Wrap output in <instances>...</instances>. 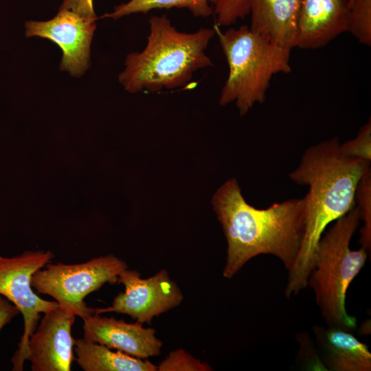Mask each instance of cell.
Listing matches in <instances>:
<instances>
[{"mask_svg": "<svg viewBox=\"0 0 371 371\" xmlns=\"http://www.w3.org/2000/svg\"><path fill=\"white\" fill-rule=\"evenodd\" d=\"M77 364L85 371H157L148 360L139 359L107 346L80 338L74 345Z\"/></svg>", "mask_w": 371, "mask_h": 371, "instance_id": "cell-15", "label": "cell"}, {"mask_svg": "<svg viewBox=\"0 0 371 371\" xmlns=\"http://www.w3.org/2000/svg\"><path fill=\"white\" fill-rule=\"evenodd\" d=\"M83 337L131 356L147 359L161 353V340L152 328L94 313L82 319Z\"/></svg>", "mask_w": 371, "mask_h": 371, "instance_id": "cell-11", "label": "cell"}, {"mask_svg": "<svg viewBox=\"0 0 371 371\" xmlns=\"http://www.w3.org/2000/svg\"><path fill=\"white\" fill-rule=\"evenodd\" d=\"M302 0H247L249 28L283 47H294Z\"/></svg>", "mask_w": 371, "mask_h": 371, "instance_id": "cell-13", "label": "cell"}, {"mask_svg": "<svg viewBox=\"0 0 371 371\" xmlns=\"http://www.w3.org/2000/svg\"><path fill=\"white\" fill-rule=\"evenodd\" d=\"M76 317L60 306L43 313L27 346L25 360L30 361L32 371L71 370Z\"/></svg>", "mask_w": 371, "mask_h": 371, "instance_id": "cell-10", "label": "cell"}, {"mask_svg": "<svg viewBox=\"0 0 371 371\" xmlns=\"http://www.w3.org/2000/svg\"><path fill=\"white\" fill-rule=\"evenodd\" d=\"M340 149L343 154L354 158L371 161V122L359 130L357 135L352 139L340 143Z\"/></svg>", "mask_w": 371, "mask_h": 371, "instance_id": "cell-21", "label": "cell"}, {"mask_svg": "<svg viewBox=\"0 0 371 371\" xmlns=\"http://www.w3.org/2000/svg\"><path fill=\"white\" fill-rule=\"evenodd\" d=\"M117 283L122 284L124 291L111 306L95 308V313L114 312L127 315L142 324H150L155 317L178 306L183 299L180 288L164 269L148 278L126 269L119 275Z\"/></svg>", "mask_w": 371, "mask_h": 371, "instance_id": "cell-8", "label": "cell"}, {"mask_svg": "<svg viewBox=\"0 0 371 371\" xmlns=\"http://www.w3.org/2000/svg\"><path fill=\"white\" fill-rule=\"evenodd\" d=\"M317 341L324 363L333 371H370L371 353L350 331L315 326Z\"/></svg>", "mask_w": 371, "mask_h": 371, "instance_id": "cell-14", "label": "cell"}, {"mask_svg": "<svg viewBox=\"0 0 371 371\" xmlns=\"http://www.w3.org/2000/svg\"><path fill=\"white\" fill-rule=\"evenodd\" d=\"M347 32L360 43L371 45V0H352L348 7Z\"/></svg>", "mask_w": 371, "mask_h": 371, "instance_id": "cell-17", "label": "cell"}, {"mask_svg": "<svg viewBox=\"0 0 371 371\" xmlns=\"http://www.w3.org/2000/svg\"><path fill=\"white\" fill-rule=\"evenodd\" d=\"M355 203L359 207L363 226L360 230L359 243L368 251L371 247V168L361 179L356 190Z\"/></svg>", "mask_w": 371, "mask_h": 371, "instance_id": "cell-18", "label": "cell"}, {"mask_svg": "<svg viewBox=\"0 0 371 371\" xmlns=\"http://www.w3.org/2000/svg\"><path fill=\"white\" fill-rule=\"evenodd\" d=\"M360 221L355 203L322 236L316 249L315 267L307 281L328 326L348 331L356 328L357 320L346 311V292L364 266L368 252L362 247L357 250L350 247Z\"/></svg>", "mask_w": 371, "mask_h": 371, "instance_id": "cell-4", "label": "cell"}, {"mask_svg": "<svg viewBox=\"0 0 371 371\" xmlns=\"http://www.w3.org/2000/svg\"><path fill=\"white\" fill-rule=\"evenodd\" d=\"M19 314V310L12 303L0 295V331Z\"/></svg>", "mask_w": 371, "mask_h": 371, "instance_id": "cell-23", "label": "cell"}, {"mask_svg": "<svg viewBox=\"0 0 371 371\" xmlns=\"http://www.w3.org/2000/svg\"><path fill=\"white\" fill-rule=\"evenodd\" d=\"M370 162L343 154L337 137L306 149L290 179L307 186L304 236L295 262L289 271L284 291L289 298L307 286L315 267L317 245L326 227L355 205L357 187Z\"/></svg>", "mask_w": 371, "mask_h": 371, "instance_id": "cell-1", "label": "cell"}, {"mask_svg": "<svg viewBox=\"0 0 371 371\" xmlns=\"http://www.w3.org/2000/svg\"><path fill=\"white\" fill-rule=\"evenodd\" d=\"M97 19L60 8L49 20L26 21L25 36L47 38L58 45L63 52L60 70L80 77L90 67L91 45Z\"/></svg>", "mask_w": 371, "mask_h": 371, "instance_id": "cell-9", "label": "cell"}, {"mask_svg": "<svg viewBox=\"0 0 371 371\" xmlns=\"http://www.w3.org/2000/svg\"><path fill=\"white\" fill-rule=\"evenodd\" d=\"M150 32L142 52L128 54L118 80L129 93L174 89L188 85L199 69L214 65L205 50L214 29L178 31L166 16L149 19Z\"/></svg>", "mask_w": 371, "mask_h": 371, "instance_id": "cell-3", "label": "cell"}, {"mask_svg": "<svg viewBox=\"0 0 371 371\" xmlns=\"http://www.w3.org/2000/svg\"><path fill=\"white\" fill-rule=\"evenodd\" d=\"M348 0H302L294 47L317 49L348 31Z\"/></svg>", "mask_w": 371, "mask_h": 371, "instance_id": "cell-12", "label": "cell"}, {"mask_svg": "<svg viewBox=\"0 0 371 371\" xmlns=\"http://www.w3.org/2000/svg\"><path fill=\"white\" fill-rule=\"evenodd\" d=\"M214 29L229 67L218 103L235 102L241 116L265 101L272 77L291 72V49L273 43L244 25L222 32Z\"/></svg>", "mask_w": 371, "mask_h": 371, "instance_id": "cell-5", "label": "cell"}, {"mask_svg": "<svg viewBox=\"0 0 371 371\" xmlns=\"http://www.w3.org/2000/svg\"><path fill=\"white\" fill-rule=\"evenodd\" d=\"M352 1V0H348V7L351 4Z\"/></svg>", "mask_w": 371, "mask_h": 371, "instance_id": "cell-24", "label": "cell"}, {"mask_svg": "<svg viewBox=\"0 0 371 371\" xmlns=\"http://www.w3.org/2000/svg\"><path fill=\"white\" fill-rule=\"evenodd\" d=\"M214 13L218 26H229L249 14L247 0H219Z\"/></svg>", "mask_w": 371, "mask_h": 371, "instance_id": "cell-20", "label": "cell"}, {"mask_svg": "<svg viewBox=\"0 0 371 371\" xmlns=\"http://www.w3.org/2000/svg\"><path fill=\"white\" fill-rule=\"evenodd\" d=\"M126 269L113 254L74 265L49 262L33 274L31 284L37 293L53 297L61 308L83 319L95 313L85 298L106 283L117 282Z\"/></svg>", "mask_w": 371, "mask_h": 371, "instance_id": "cell-6", "label": "cell"}, {"mask_svg": "<svg viewBox=\"0 0 371 371\" xmlns=\"http://www.w3.org/2000/svg\"><path fill=\"white\" fill-rule=\"evenodd\" d=\"M49 251H25L14 257L0 256V295L12 303L23 318V333L12 358V370H23L27 342L41 319V314L59 306L57 302L46 300L33 290V274L53 258Z\"/></svg>", "mask_w": 371, "mask_h": 371, "instance_id": "cell-7", "label": "cell"}, {"mask_svg": "<svg viewBox=\"0 0 371 371\" xmlns=\"http://www.w3.org/2000/svg\"><path fill=\"white\" fill-rule=\"evenodd\" d=\"M212 203L227 243L225 278H233L260 254L277 257L291 270L304 236V198L258 209L245 201L237 180L232 178L217 190Z\"/></svg>", "mask_w": 371, "mask_h": 371, "instance_id": "cell-2", "label": "cell"}, {"mask_svg": "<svg viewBox=\"0 0 371 371\" xmlns=\"http://www.w3.org/2000/svg\"><path fill=\"white\" fill-rule=\"evenodd\" d=\"M60 8L70 10L83 16L97 18L93 0H63Z\"/></svg>", "mask_w": 371, "mask_h": 371, "instance_id": "cell-22", "label": "cell"}, {"mask_svg": "<svg viewBox=\"0 0 371 371\" xmlns=\"http://www.w3.org/2000/svg\"><path fill=\"white\" fill-rule=\"evenodd\" d=\"M158 371H212L205 361L194 357L183 348L173 350L159 363Z\"/></svg>", "mask_w": 371, "mask_h": 371, "instance_id": "cell-19", "label": "cell"}, {"mask_svg": "<svg viewBox=\"0 0 371 371\" xmlns=\"http://www.w3.org/2000/svg\"><path fill=\"white\" fill-rule=\"evenodd\" d=\"M219 0H129L114 8L113 12L102 18L114 20L137 13H146L155 9L186 8L196 17H207L214 13L211 3Z\"/></svg>", "mask_w": 371, "mask_h": 371, "instance_id": "cell-16", "label": "cell"}]
</instances>
